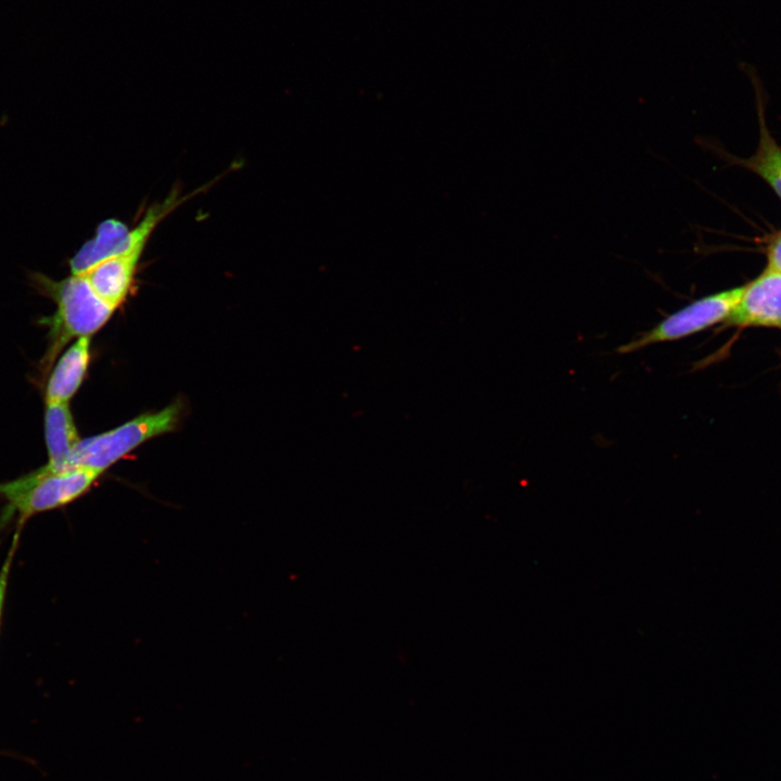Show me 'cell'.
Wrapping results in <instances>:
<instances>
[{
  "instance_id": "10",
  "label": "cell",
  "mask_w": 781,
  "mask_h": 781,
  "mask_svg": "<svg viewBox=\"0 0 781 781\" xmlns=\"http://www.w3.org/2000/svg\"><path fill=\"white\" fill-rule=\"evenodd\" d=\"M758 110L759 143L755 154L742 161V164L759 175L781 199V146L768 131L760 103Z\"/></svg>"
},
{
  "instance_id": "2",
  "label": "cell",
  "mask_w": 781,
  "mask_h": 781,
  "mask_svg": "<svg viewBox=\"0 0 781 781\" xmlns=\"http://www.w3.org/2000/svg\"><path fill=\"white\" fill-rule=\"evenodd\" d=\"M101 474L84 468L54 471L46 464L24 476L0 483V498L5 502L0 527L16 521L17 529H21L29 517L75 501Z\"/></svg>"
},
{
  "instance_id": "4",
  "label": "cell",
  "mask_w": 781,
  "mask_h": 781,
  "mask_svg": "<svg viewBox=\"0 0 781 781\" xmlns=\"http://www.w3.org/2000/svg\"><path fill=\"white\" fill-rule=\"evenodd\" d=\"M743 291L744 286L734 287L702 297L620 345L617 353L628 354L656 343L677 341L726 320L740 302Z\"/></svg>"
},
{
  "instance_id": "8",
  "label": "cell",
  "mask_w": 781,
  "mask_h": 781,
  "mask_svg": "<svg viewBox=\"0 0 781 781\" xmlns=\"http://www.w3.org/2000/svg\"><path fill=\"white\" fill-rule=\"evenodd\" d=\"M44 438L49 461L54 471H65L71 457L80 441L68 402H46Z\"/></svg>"
},
{
  "instance_id": "7",
  "label": "cell",
  "mask_w": 781,
  "mask_h": 781,
  "mask_svg": "<svg viewBox=\"0 0 781 781\" xmlns=\"http://www.w3.org/2000/svg\"><path fill=\"white\" fill-rule=\"evenodd\" d=\"M91 337L77 338L52 369L44 387L46 402H68L81 386L90 361Z\"/></svg>"
},
{
  "instance_id": "9",
  "label": "cell",
  "mask_w": 781,
  "mask_h": 781,
  "mask_svg": "<svg viewBox=\"0 0 781 781\" xmlns=\"http://www.w3.org/2000/svg\"><path fill=\"white\" fill-rule=\"evenodd\" d=\"M130 229L117 218L99 223L95 234L69 259L72 274H82L95 265L121 253L129 243Z\"/></svg>"
},
{
  "instance_id": "3",
  "label": "cell",
  "mask_w": 781,
  "mask_h": 781,
  "mask_svg": "<svg viewBox=\"0 0 781 781\" xmlns=\"http://www.w3.org/2000/svg\"><path fill=\"white\" fill-rule=\"evenodd\" d=\"M178 402L144 413L101 434L80 439L69 461L71 468H84L103 473L146 440L171 432L179 419Z\"/></svg>"
},
{
  "instance_id": "12",
  "label": "cell",
  "mask_w": 781,
  "mask_h": 781,
  "mask_svg": "<svg viewBox=\"0 0 781 781\" xmlns=\"http://www.w3.org/2000/svg\"><path fill=\"white\" fill-rule=\"evenodd\" d=\"M767 269L781 272V232L770 242L767 249Z\"/></svg>"
},
{
  "instance_id": "5",
  "label": "cell",
  "mask_w": 781,
  "mask_h": 781,
  "mask_svg": "<svg viewBox=\"0 0 781 781\" xmlns=\"http://www.w3.org/2000/svg\"><path fill=\"white\" fill-rule=\"evenodd\" d=\"M148 241L130 233L129 243L121 253L95 265L80 274L95 294L116 309L130 293Z\"/></svg>"
},
{
  "instance_id": "6",
  "label": "cell",
  "mask_w": 781,
  "mask_h": 781,
  "mask_svg": "<svg viewBox=\"0 0 781 781\" xmlns=\"http://www.w3.org/2000/svg\"><path fill=\"white\" fill-rule=\"evenodd\" d=\"M726 323L735 327L781 328V272L766 269L744 286L741 299Z\"/></svg>"
},
{
  "instance_id": "1",
  "label": "cell",
  "mask_w": 781,
  "mask_h": 781,
  "mask_svg": "<svg viewBox=\"0 0 781 781\" xmlns=\"http://www.w3.org/2000/svg\"><path fill=\"white\" fill-rule=\"evenodd\" d=\"M33 285L56 304L54 315L39 323L48 328V349L41 359L43 374L60 351L73 338L91 337L113 316L115 309L101 299L84 276L72 274L61 281L42 273H33Z\"/></svg>"
},
{
  "instance_id": "11",
  "label": "cell",
  "mask_w": 781,
  "mask_h": 781,
  "mask_svg": "<svg viewBox=\"0 0 781 781\" xmlns=\"http://www.w3.org/2000/svg\"><path fill=\"white\" fill-rule=\"evenodd\" d=\"M20 530L21 529L15 532L13 539H12L11 548H10L8 555L5 558V561L3 562V565L0 569V622H1V614H2L4 598H5V593H7L8 582H9V575H10V569H11V565H12V560L14 556V552L17 548Z\"/></svg>"
}]
</instances>
